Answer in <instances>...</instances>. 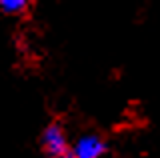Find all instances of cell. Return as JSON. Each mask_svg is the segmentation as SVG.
Returning <instances> with one entry per match:
<instances>
[{
	"mask_svg": "<svg viewBox=\"0 0 160 158\" xmlns=\"http://www.w3.org/2000/svg\"><path fill=\"white\" fill-rule=\"evenodd\" d=\"M26 6H28L26 0H0V10L4 14H12V16L24 12Z\"/></svg>",
	"mask_w": 160,
	"mask_h": 158,
	"instance_id": "3",
	"label": "cell"
},
{
	"mask_svg": "<svg viewBox=\"0 0 160 158\" xmlns=\"http://www.w3.org/2000/svg\"><path fill=\"white\" fill-rule=\"evenodd\" d=\"M106 142L102 140L98 134H84L80 136L74 146L70 148L74 158H102L106 154Z\"/></svg>",
	"mask_w": 160,
	"mask_h": 158,
	"instance_id": "2",
	"label": "cell"
},
{
	"mask_svg": "<svg viewBox=\"0 0 160 158\" xmlns=\"http://www.w3.org/2000/svg\"><path fill=\"white\" fill-rule=\"evenodd\" d=\"M42 148L50 158H64L70 152L66 134H64L62 126H60L58 122H52V124H48L44 128V132H42Z\"/></svg>",
	"mask_w": 160,
	"mask_h": 158,
	"instance_id": "1",
	"label": "cell"
},
{
	"mask_svg": "<svg viewBox=\"0 0 160 158\" xmlns=\"http://www.w3.org/2000/svg\"><path fill=\"white\" fill-rule=\"evenodd\" d=\"M64 158H74V156H72V152H68V154H66V156H64Z\"/></svg>",
	"mask_w": 160,
	"mask_h": 158,
	"instance_id": "4",
	"label": "cell"
}]
</instances>
